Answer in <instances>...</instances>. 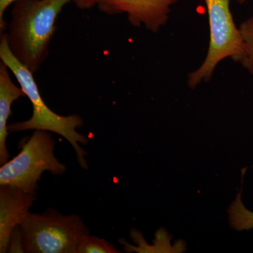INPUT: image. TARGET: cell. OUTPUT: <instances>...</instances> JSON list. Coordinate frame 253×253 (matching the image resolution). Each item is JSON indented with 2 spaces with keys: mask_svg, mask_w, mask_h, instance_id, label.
Segmentation results:
<instances>
[{
  "mask_svg": "<svg viewBox=\"0 0 253 253\" xmlns=\"http://www.w3.org/2000/svg\"><path fill=\"white\" fill-rule=\"evenodd\" d=\"M73 0H18L6 34L12 54L32 73L39 71L49 54L56 21Z\"/></svg>",
  "mask_w": 253,
  "mask_h": 253,
  "instance_id": "6da1fadb",
  "label": "cell"
},
{
  "mask_svg": "<svg viewBox=\"0 0 253 253\" xmlns=\"http://www.w3.org/2000/svg\"><path fill=\"white\" fill-rule=\"evenodd\" d=\"M0 59L14 75L33 106L31 118L27 121L8 125V132H21L34 129L56 133L63 136L71 144L76 151L80 166L83 169H87L88 163L84 158L87 154L79 144H88L89 138L80 134L77 130L84 125L83 118L79 115L61 116L48 107L42 98L33 76L34 73L15 57L8 45L4 32L1 33L0 38Z\"/></svg>",
  "mask_w": 253,
  "mask_h": 253,
  "instance_id": "7a4b0ae2",
  "label": "cell"
},
{
  "mask_svg": "<svg viewBox=\"0 0 253 253\" xmlns=\"http://www.w3.org/2000/svg\"><path fill=\"white\" fill-rule=\"evenodd\" d=\"M19 230L28 253H76L80 240L89 234L77 214L63 215L54 209L42 214L30 212Z\"/></svg>",
  "mask_w": 253,
  "mask_h": 253,
  "instance_id": "3957f363",
  "label": "cell"
},
{
  "mask_svg": "<svg viewBox=\"0 0 253 253\" xmlns=\"http://www.w3.org/2000/svg\"><path fill=\"white\" fill-rule=\"evenodd\" d=\"M55 141L50 131L36 130L21 146V151L0 168V185L16 186L37 193L44 172L61 175L66 167L55 156Z\"/></svg>",
  "mask_w": 253,
  "mask_h": 253,
  "instance_id": "277c9868",
  "label": "cell"
},
{
  "mask_svg": "<svg viewBox=\"0 0 253 253\" xmlns=\"http://www.w3.org/2000/svg\"><path fill=\"white\" fill-rule=\"evenodd\" d=\"M210 26V43L207 55L201 66L189 73L187 84L196 87L212 78L217 65L231 58L239 62L244 54V44L230 10L231 0H204Z\"/></svg>",
  "mask_w": 253,
  "mask_h": 253,
  "instance_id": "5b68a950",
  "label": "cell"
},
{
  "mask_svg": "<svg viewBox=\"0 0 253 253\" xmlns=\"http://www.w3.org/2000/svg\"><path fill=\"white\" fill-rule=\"evenodd\" d=\"M180 0H101L97 5L101 12L108 15L124 14L131 26H144L157 33L167 23L171 6Z\"/></svg>",
  "mask_w": 253,
  "mask_h": 253,
  "instance_id": "8992f818",
  "label": "cell"
},
{
  "mask_svg": "<svg viewBox=\"0 0 253 253\" xmlns=\"http://www.w3.org/2000/svg\"><path fill=\"white\" fill-rule=\"evenodd\" d=\"M37 198V193L0 185V253H7L13 231L29 214Z\"/></svg>",
  "mask_w": 253,
  "mask_h": 253,
  "instance_id": "52a82bcc",
  "label": "cell"
},
{
  "mask_svg": "<svg viewBox=\"0 0 253 253\" xmlns=\"http://www.w3.org/2000/svg\"><path fill=\"white\" fill-rule=\"evenodd\" d=\"M9 68L4 62L0 63V165L9 161V154L6 146L7 137V121L11 114V105L16 100L26 96L21 86L11 80Z\"/></svg>",
  "mask_w": 253,
  "mask_h": 253,
  "instance_id": "ba28073f",
  "label": "cell"
},
{
  "mask_svg": "<svg viewBox=\"0 0 253 253\" xmlns=\"http://www.w3.org/2000/svg\"><path fill=\"white\" fill-rule=\"evenodd\" d=\"M231 226L237 230H250L253 229V212L245 207L241 201V193L229 209Z\"/></svg>",
  "mask_w": 253,
  "mask_h": 253,
  "instance_id": "9c48e42d",
  "label": "cell"
},
{
  "mask_svg": "<svg viewBox=\"0 0 253 253\" xmlns=\"http://www.w3.org/2000/svg\"><path fill=\"white\" fill-rule=\"evenodd\" d=\"M239 30L244 44V54L239 63L253 75V16L245 20Z\"/></svg>",
  "mask_w": 253,
  "mask_h": 253,
  "instance_id": "30bf717a",
  "label": "cell"
},
{
  "mask_svg": "<svg viewBox=\"0 0 253 253\" xmlns=\"http://www.w3.org/2000/svg\"><path fill=\"white\" fill-rule=\"evenodd\" d=\"M121 253L112 244L89 234L80 240L76 253Z\"/></svg>",
  "mask_w": 253,
  "mask_h": 253,
  "instance_id": "8fae6325",
  "label": "cell"
},
{
  "mask_svg": "<svg viewBox=\"0 0 253 253\" xmlns=\"http://www.w3.org/2000/svg\"><path fill=\"white\" fill-rule=\"evenodd\" d=\"M7 253H25L19 226L14 229L11 234Z\"/></svg>",
  "mask_w": 253,
  "mask_h": 253,
  "instance_id": "7c38bea8",
  "label": "cell"
},
{
  "mask_svg": "<svg viewBox=\"0 0 253 253\" xmlns=\"http://www.w3.org/2000/svg\"><path fill=\"white\" fill-rule=\"evenodd\" d=\"M18 0H0V31L1 33H4L6 28V22L4 18L5 11L7 9L10 5L16 2Z\"/></svg>",
  "mask_w": 253,
  "mask_h": 253,
  "instance_id": "4fadbf2b",
  "label": "cell"
},
{
  "mask_svg": "<svg viewBox=\"0 0 253 253\" xmlns=\"http://www.w3.org/2000/svg\"><path fill=\"white\" fill-rule=\"evenodd\" d=\"M101 0H73V2L80 9H90L97 6Z\"/></svg>",
  "mask_w": 253,
  "mask_h": 253,
  "instance_id": "5bb4252c",
  "label": "cell"
},
{
  "mask_svg": "<svg viewBox=\"0 0 253 253\" xmlns=\"http://www.w3.org/2000/svg\"><path fill=\"white\" fill-rule=\"evenodd\" d=\"M249 1V0H238V1H239V3H241V4H242V3L246 2V1Z\"/></svg>",
  "mask_w": 253,
  "mask_h": 253,
  "instance_id": "9a60e30c",
  "label": "cell"
}]
</instances>
